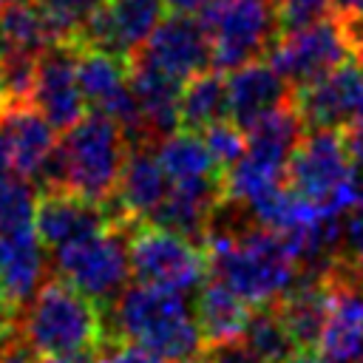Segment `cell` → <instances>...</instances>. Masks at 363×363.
Returning a JSON list of instances; mask_svg holds the SVG:
<instances>
[{
	"label": "cell",
	"instance_id": "34",
	"mask_svg": "<svg viewBox=\"0 0 363 363\" xmlns=\"http://www.w3.org/2000/svg\"><path fill=\"white\" fill-rule=\"evenodd\" d=\"M340 136H343V147H346L352 164L363 173V116L349 122L346 128H340Z\"/></svg>",
	"mask_w": 363,
	"mask_h": 363
},
{
	"label": "cell",
	"instance_id": "35",
	"mask_svg": "<svg viewBox=\"0 0 363 363\" xmlns=\"http://www.w3.org/2000/svg\"><path fill=\"white\" fill-rule=\"evenodd\" d=\"M111 363H164L162 357H156L153 352L142 349V346H133V343H125V346H113V354L108 357Z\"/></svg>",
	"mask_w": 363,
	"mask_h": 363
},
{
	"label": "cell",
	"instance_id": "22",
	"mask_svg": "<svg viewBox=\"0 0 363 363\" xmlns=\"http://www.w3.org/2000/svg\"><path fill=\"white\" fill-rule=\"evenodd\" d=\"M156 156H159L170 184L221 179V167L213 162L204 139L196 130L182 128V130H173V133L156 139Z\"/></svg>",
	"mask_w": 363,
	"mask_h": 363
},
{
	"label": "cell",
	"instance_id": "3",
	"mask_svg": "<svg viewBox=\"0 0 363 363\" xmlns=\"http://www.w3.org/2000/svg\"><path fill=\"white\" fill-rule=\"evenodd\" d=\"M20 312L17 329L43 357H91L108 346L102 309L62 278H45Z\"/></svg>",
	"mask_w": 363,
	"mask_h": 363
},
{
	"label": "cell",
	"instance_id": "43",
	"mask_svg": "<svg viewBox=\"0 0 363 363\" xmlns=\"http://www.w3.org/2000/svg\"><path fill=\"white\" fill-rule=\"evenodd\" d=\"M0 60H3V43H0ZM0 111H3V91H0Z\"/></svg>",
	"mask_w": 363,
	"mask_h": 363
},
{
	"label": "cell",
	"instance_id": "16",
	"mask_svg": "<svg viewBox=\"0 0 363 363\" xmlns=\"http://www.w3.org/2000/svg\"><path fill=\"white\" fill-rule=\"evenodd\" d=\"M0 136L9 147L11 167L20 176L34 182L45 156L57 147V128L34 108V102L3 105L0 111Z\"/></svg>",
	"mask_w": 363,
	"mask_h": 363
},
{
	"label": "cell",
	"instance_id": "7",
	"mask_svg": "<svg viewBox=\"0 0 363 363\" xmlns=\"http://www.w3.org/2000/svg\"><path fill=\"white\" fill-rule=\"evenodd\" d=\"M128 258L139 284L176 292L199 289L207 275V255L199 241L150 221H136L128 230Z\"/></svg>",
	"mask_w": 363,
	"mask_h": 363
},
{
	"label": "cell",
	"instance_id": "33",
	"mask_svg": "<svg viewBox=\"0 0 363 363\" xmlns=\"http://www.w3.org/2000/svg\"><path fill=\"white\" fill-rule=\"evenodd\" d=\"M45 9H51V11H57L60 17H65V20H71V23H77V26H82V20L102 3V0H40Z\"/></svg>",
	"mask_w": 363,
	"mask_h": 363
},
{
	"label": "cell",
	"instance_id": "1",
	"mask_svg": "<svg viewBox=\"0 0 363 363\" xmlns=\"http://www.w3.org/2000/svg\"><path fill=\"white\" fill-rule=\"evenodd\" d=\"M108 346H142L164 363H201L207 340L199 329L187 292L133 284L102 312Z\"/></svg>",
	"mask_w": 363,
	"mask_h": 363
},
{
	"label": "cell",
	"instance_id": "26",
	"mask_svg": "<svg viewBox=\"0 0 363 363\" xmlns=\"http://www.w3.org/2000/svg\"><path fill=\"white\" fill-rule=\"evenodd\" d=\"M40 187L20 173L0 176V233H31L37 221Z\"/></svg>",
	"mask_w": 363,
	"mask_h": 363
},
{
	"label": "cell",
	"instance_id": "38",
	"mask_svg": "<svg viewBox=\"0 0 363 363\" xmlns=\"http://www.w3.org/2000/svg\"><path fill=\"white\" fill-rule=\"evenodd\" d=\"M210 0H164V9H170L173 14H187V17H199L204 11Z\"/></svg>",
	"mask_w": 363,
	"mask_h": 363
},
{
	"label": "cell",
	"instance_id": "29",
	"mask_svg": "<svg viewBox=\"0 0 363 363\" xmlns=\"http://www.w3.org/2000/svg\"><path fill=\"white\" fill-rule=\"evenodd\" d=\"M332 14V0H275L278 28H303Z\"/></svg>",
	"mask_w": 363,
	"mask_h": 363
},
{
	"label": "cell",
	"instance_id": "20",
	"mask_svg": "<svg viewBox=\"0 0 363 363\" xmlns=\"http://www.w3.org/2000/svg\"><path fill=\"white\" fill-rule=\"evenodd\" d=\"M250 309L252 306L244 298H238L218 278L201 281V286L196 292V320H199V329H201L207 346L241 340Z\"/></svg>",
	"mask_w": 363,
	"mask_h": 363
},
{
	"label": "cell",
	"instance_id": "14",
	"mask_svg": "<svg viewBox=\"0 0 363 363\" xmlns=\"http://www.w3.org/2000/svg\"><path fill=\"white\" fill-rule=\"evenodd\" d=\"M170 179L156 156V142H136L128 147L119 182L113 196L108 199V207L116 218V224L130 227L136 221H145L156 204L167 196Z\"/></svg>",
	"mask_w": 363,
	"mask_h": 363
},
{
	"label": "cell",
	"instance_id": "24",
	"mask_svg": "<svg viewBox=\"0 0 363 363\" xmlns=\"http://www.w3.org/2000/svg\"><path fill=\"white\" fill-rule=\"evenodd\" d=\"M218 119H227V79H221L218 71L204 68L182 85L179 125L199 133Z\"/></svg>",
	"mask_w": 363,
	"mask_h": 363
},
{
	"label": "cell",
	"instance_id": "6",
	"mask_svg": "<svg viewBox=\"0 0 363 363\" xmlns=\"http://www.w3.org/2000/svg\"><path fill=\"white\" fill-rule=\"evenodd\" d=\"M210 40V65L233 71L258 60L275 40V0H210L196 17Z\"/></svg>",
	"mask_w": 363,
	"mask_h": 363
},
{
	"label": "cell",
	"instance_id": "17",
	"mask_svg": "<svg viewBox=\"0 0 363 363\" xmlns=\"http://www.w3.org/2000/svg\"><path fill=\"white\" fill-rule=\"evenodd\" d=\"M48 275L45 244L37 230L31 233H0V286L6 298L23 309Z\"/></svg>",
	"mask_w": 363,
	"mask_h": 363
},
{
	"label": "cell",
	"instance_id": "27",
	"mask_svg": "<svg viewBox=\"0 0 363 363\" xmlns=\"http://www.w3.org/2000/svg\"><path fill=\"white\" fill-rule=\"evenodd\" d=\"M34 82H37V54L17 51V48H3V60H0L3 105L31 102Z\"/></svg>",
	"mask_w": 363,
	"mask_h": 363
},
{
	"label": "cell",
	"instance_id": "15",
	"mask_svg": "<svg viewBox=\"0 0 363 363\" xmlns=\"http://www.w3.org/2000/svg\"><path fill=\"white\" fill-rule=\"evenodd\" d=\"M292 99L286 79L264 60H250L230 71L227 77V116L238 128H250L255 119L272 108Z\"/></svg>",
	"mask_w": 363,
	"mask_h": 363
},
{
	"label": "cell",
	"instance_id": "19",
	"mask_svg": "<svg viewBox=\"0 0 363 363\" xmlns=\"http://www.w3.org/2000/svg\"><path fill=\"white\" fill-rule=\"evenodd\" d=\"M130 88L139 99L150 139H162L179 128V94L182 82L162 74L159 68L130 60Z\"/></svg>",
	"mask_w": 363,
	"mask_h": 363
},
{
	"label": "cell",
	"instance_id": "13",
	"mask_svg": "<svg viewBox=\"0 0 363 363\" xmlns=\"http://www.w3.org/2000/svg\"><path fill=\"white\" fill-rule=\"evenodd\" d=\"M130 60L147 62L162 74L184 82L210 65V40L196 17L170 14L162 17V23Z\"/></svg>",
	"mask_w": 363,
	"mask_h": 363
},
{
	"label": "cell",
	"instance_id": "41",
	"mask_svg": "<svg viewBox=\"0 0 363 363\" xmlns=\"http://www.w3.org/2000/svg\"><path fill=\"white\" fill-rule=\"evenodd\" d=\"M85 363H111V360H108V354H102V352H99V354H94V357H88Z\"/></svg>",
	"mask_w": 363,
	"mask_h": 363
},
{
	"label": "cell",
	"instance_id": "44",
	"mask_svg": "<svg viewBox=\"0 0 363 363\" xmlns=\"http://www.w3.org/2000/svg\"><path fill=\"white\" fill-rule=\"evenodd\" d=\"M354 363H363V354H360V357H357V360H354Z\"/></svg>",
	"mask_w": 363,
	"mask_h": 363
},
{
	"label": "cell",
	"instance_id": "18",
	"mask_svg": "<svg viewBox=\"0 0 363 363\" xmlns=\"http://www.w3.org/2000/svg\"><path fill=\"white\" fill-rule=\"evenodd\" d=\"M289 329L298 349H315L326 320V281L323 275H301L272 303Z\"/></svg>",
	"mask_w": 363,
	"mask_h": 363
},
{
	"label": "cell",
	"instance_id": "10",
	"mask_svg": "<svg viewBox=\"0 0 363 363\" xmlns=\"http://www.w3.org/2000/svg\"><path fill=\"white\" fill-rule=\"evenodd\" d=\"M306 128H346L363 116V65L349 60L335 71L292 91Z\"/></svg>",
	"mask_w": 363,
	"mask_h": 363
},
{
	"label": "cell",
	"instance_id": "36",
	"mask_svg": "<svg viewBox=\"0 0 363 363\" xmlns=\"http://www.w3.org/2000/svg\"><path fill=\"white\" fill-rule=\"evenodd\" d=\"M17 315H20V309L6 298V292L0 286V340L17 329Z\"/></svg>",
	"mask_w": 363,
	"mask_h": 363
},
{
	"label": "cell",
	"instance_id": "5",
	"mask_svg": "<svg viewBox=\"0 0 363 363\" xmlns=\"http://www.w3.org/2000/svg\"><path fill=\"white\" fill-rule=\"evenodd\" d=\"M128 147L130 142L108 113L91 111L77 119L60 142L65 162V190L94 201H108L116 190Z\"/></svg>",
	"mask_w": 363,
	"mask_h": 363
},
{
	"label": "cell",
	"instance_id": "39",
	"mask_svg": "<svg viewBox=\"0 0 363 363\" xmlns=\"http://www.w3.org/2000/svg\"><path fill=\"white\" fill-rule=\"evenodd\" d=\"M278 363H335V360H329L326 354H315L312 349H298V352H292L289 357H284Z\"/></svg>",
	"mask_w": 363,
	"mask_h": 363
},
{
	"label": "cell",
	"instance_id": "32",
	"mask_svg": "<svg viewBox=\"0 0 363 363\" xmlns=\"http://www.w3.org/2000/svg\"><path fill=\"white\" fill-rule=\"evenodd\" d=\"M201 363H261V360L241 340H233V343L207 346L201 354Z\"/></svg>",
	"mask_w": 363,
	"mask_h": 363
},
{
	"label": "cell",
	"instance_id": "28",
	"mask_svg": "<svg viewBox=\"0 0 363 363\" xmlns=\"http://www.w3.org/2000/svg\"><path fill=\"white\" fill-rule=\"evenodd\" d=\"M201 139H204V145H207L213 162L221 167V173H224L230 164H235V162L244 156V150H247V130L238 128L230 116H227V119H218V122H213V125H207V128L201 130Z\"/></svg>",
	"mask_w": 363,
	"mask_h": 363
},
{
	"label": "cell",
	"instance_id": "12",
	"mask_svg": "<svg viewBox=\"0 0 363 363\" xmlns=\"http://www.w3.org/2000/svg\"><path fill=\"white\" fill-rule=\"evenodd\" d=\"M116 224L108 201H94L71 190H45L40 193L34 230L48 250L77 244L82 238L99 235Z\"/></svg>",
	"mask_w": 363,
	"mask_h": 363
},
{
	"label": "cell",
	"instance_id": "4",
	"mask_svg": "<svg viewBox=\"0 0 363 363\" xmlns=\"http://www.w3.org/2000/svg\"><path fill=\"white\" fill-rule=\"evenodd\" d=\"M357 179L360 170L352 164L337 128H309L286 162V187L335 216L357 204Z\"/></svg>",
	"mask_w": 363,
	"mask_h": 363
},
{
	"label": "cell",
	"instance_id": "37",
	"mask_svg": "<svg viewBox=\"0 0 363 363\" xmlns=\"http://www.w3.org/2000/svg\"><path fill=\"white\" fill-rule=\"evenodd\" d=\"M332 11H335V17H340L346 23H360L363 20V0H332Z\"/></svg>",
	"mask_w": 363,
	"mask_h": 363
},
{
	"label": "cell",
	"instance_id": "21",
	"mask_svg": "<svg viewBox=\"0 0 363 363\" xmlns=\"http://www.w3.org/2000/svg\"><path fill=\"white\" fill-rule=\"evenodd\" d=\"M77 82L94 111H108L130 88V60L105 48L82 45L77 54Z\"/></svg>",
	"mask_w": 363,
	"mask_h": 363
},
{
	"label": "cell",
	"instance_id": "31",
	"mask_svg": "<svg viewBox=\"0 0 363 363\" xmlns=\"http://www.w3.org/2000/svg\"><path fill=\"white\" fill-rule=\"evenodd\" d=\"M0 363H43V354L23 337L20 329L0 340Z\"/></svg>",
	"mask_w": 363,
	"mask_h": 363
},
{
	"label": "cell",
	"instance_id": "9",
	"mask_svg": "<svg viewBox=\"0 0 363 363\" xmlns=\"http://www.w3.org/2000/svg\"><path fill=\"white\" fill-rule=\"evenodd\" d=\"M267 62L286 79L295 91L337 65L354 60V45L346 26L337 17H323L303 28L278 31L267 48Z\"/></svg>",
	"mask_w": 363,
	"mask_h": 363
},
{
	"label": "cell",
	"instance_id": "8",
	"mask_svg": "<svg viewBox=\"0 0 363 363\" xmlns=\"http://www.w3.org/2000/svg\"><path fill=\"white\" fill-rule=\"evenodd\" d=\"M133 227V224H130ZM111 227L99 235L82 238L77 244L54 250V269L62 281L91 298L102 312L116 301V295L128 286L130 258H128V230Z\"/></svg>",
	"mask_w": 363,
	"mask_h": 363
},
{
	"label": "cell",
	"instance_id": "11",
	"mask_svg": "<svg viewBox=\"0 0 363 363\" xmlns=\"http://www.w3.org/2000/svg\"><path fill=\"white\" fill-rule=\"evenodd\" d=\"M82 43L48 45L37 57V82L31 102L34 108L60 130H68L77 119L88 113V102L77 82V54Z\"/></svg>",
	"mask_w": 363,
	"mask_h": 363
},
{
	"label": "cell",
	"instance_id": "23",
	"mask_svg": "<svg viewBox=\"0 0 363 363\" xmlns=\"http://www.w3.org/2000/svg\"><path fill=\"white\" fill-rule=\"evenodd\" d=\"M111 54L130 60L164 17V0H105Z\"/></svg>",
	"mask_w": 363,
	"mask_h": 363
},
{
	"label": "cell",
	"instance_id": "30",
	"mask_svg": "<svg viewBox=\"0 0 363 363\" xmlns=\"http://www.w3.org/2000/svg\"><path fill=\"white\" fill-rule=\"evenodd\" d=\"M340 258L363 272V207H352L340 233Z\"/></svg>",
	"mask_w": 363,
	"mask_h": 363
},
{
	"label": "cell",
	"instance_id": "25",
	"mask_svg": "<svg viewBox=\"0 0 363 363\" xmlns=\"http://www.w3.org/2000/svg\"><path fill=\"white\" fill-rule=\"evenodd\" d=\"M241 343L261 363H278V360L289 357L292 352H298L289 329L284 326V320H281V315H278V309L272 303H264V306H252L250 309V318H247Z\"/></svg>",
	"mask_w": 363,
	"mask_h": 363
},
{
	"label": "cell",
	"instance_id": "40",
	"mask_svg": "<svg viewBox=\"0 0 363 363\" xmlns=\"http://www.w3.org/2000/svg\"><path fill=\"white\" fill-rule=\"evenodd\" d=\"M9 170H11V156H9V147H6V142L0 136V176H6Z\"/></svg>",
	"mask_w": 363,
	"mask_h": 363
},
{
	"label": "cell",
	"instance_id": "2",
	"mask_svg": "<svg viewBox=\"0 0 363 363\" xmlns=\"http://www.w3.org/2000/svg\"><path fill=\"white\" fill-rule=\"evenodd\" d=\"M201 247L213 278L227 284L250 306L275 303L298 281V264L281 235L261 224L244 230L210 224Z\"/></svg>",
	"mask_w": 363,
	"mask_h": 363
},
{
	"label": "cell",
	"instance_id": "42",
	"mask_svg": "<svg viewBox=\"0 0 363 363\" xmlns=\"http://www.w3.org/2000/svg\"><path fill=\"white\" fill-rule=\"evenodd\" d=\"M9 3H28V0H0V6H9Z\"/></svg>",
	"mask_w": 363,
	"mask_h": 363
}]
</instances>
